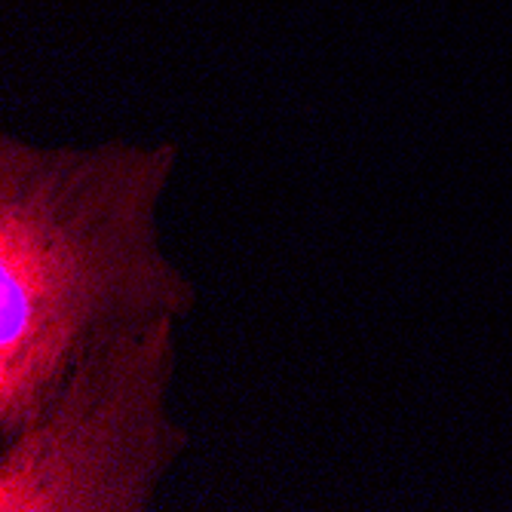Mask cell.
<instances>
[{"label":"cell","mask_w":512,"mask_h":512,"mask_svg":"<svg viewBox=\"0 0 512 512\" xmlns=\"http://www.w3.org/2000/svg\"><path fill=\"white\" fill-rule=\"evenodd\" d=\"M178 319L92 344L0 439V512H151L194 448L172 411Z\"/></svg>","instance_id":"7a4b0ae2"},{"label":"cell","mask_w":512,"mask_h":512,"mask_svg":"<svg viewBox=\"0 0 512 512\" xmlns=\"http://www.w3.org/2000/svg\"><path fill=\"white\" fill-rule=\"evenodd\" d=\"M178 166L175 138L0 135V439L92 344L197 313V279L160 234Z\"/></svg>","instance_id":"6da1fadb"}]
</instances>
